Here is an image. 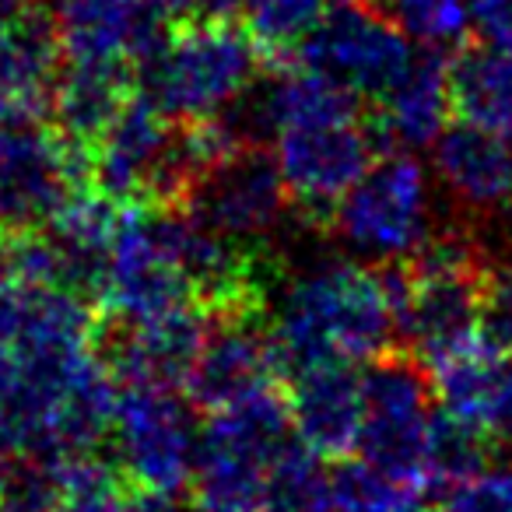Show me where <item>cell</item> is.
I'll return each mask as SVG.
<instances>
[{
    "mask_svg": "<svg viewBox=\"0 0 512 512\" xmlns=\"http://www.w3.org/2000/svg\"><path fill=\"white\" fill-rule=\"evenodd\" d=\"M397 334L386 271L351 260H327L295 274L271 320V344L281 372L320 362H376Z\"/></svg>",
    "mask_w": 512,
    "mask_h": 512,
    "instance_id": "obj_1",
    "label": "cell"
},
{
    "mask_svg": "<svg viewBox=\"0 0 512 512\" xmlns=\"http://www.w3.org/2000/svg\"><path fill=\"white\" fill-rule=\"evenodd\" d=\"M36 8H39V0H0V29L22 22V18L32 15Z\"/></svg>",
    "mask_w": 512,
    "mask_h": 512,
    "instance_id": "obj_36",
    "label": "cell"
},
{
    "mask_svg": "<svg viewBox=\"0 0 512 512\" xmlns=\"http://www.w3.org/2000/svg\"><path fill=\"white\" fill-rule=\"evenodd\" d=\"M414 43L365 0H341L295 46L299 67L327 74L355 95L383 99L414 64Z\"/></svg>",
    "mask_w": 512,
    "mask_h": 512,
    "instance_id": "obj_7",
    "label": "cell"
},
{
    "mask_svg": "<svg viewBox=\"0 0 512 512\" xmlns=\"http://www.w3.org/2000/svg\"><path fill=\"white\" fill-rule=\"evenodd\" d=\"M442 512H512V467H488L449 488Z\"/></svg>",
    "mask_w": 512,
    "mask_h": 512,
    "instance_id": "obj_31",
    "label": "cell"
},
{
    "mask_svg": "<svg viewBox=\"0 0 512 512\" xmlns=\"http://www.w3.org/2000/svg\"><path fill=\"white\" fill-rule=\"evenodd\" d=\"M470 22L484 46L512 50V0H470Z\"/></svg>",
    "mask_w": 512,
    "mask_h": 512,
    "instance_id": "obj_33",
    "label": "cell"
},
{
    "mask_svg": "<svg viewBox=\"0 0 512 512\" xmlns=\"http://www.w3.org/2000/svg\"><path fill=\"white\" fill-rule=\"evenodd\" d=\"M449 92L463 123L512 137V50H463L449 64Z\"/></svg>",
    "mask_w": 512,
    "mask_h": 512,
    "instance_id": "obj_22",
    "label": "cell"
},
{
    "mask_svg": "<svg viewBox=\"0 0 512 512\" xmlns=\"http://www.w3.org/2000/svg\"><path fill=\"white\" fill-rule=\"evenodd\" d=\"M120 207L109 193L81 186L60 214L43 228L57 260V285L81 299H102L109 271V249H113Z\"/></svg>",
    "mask_w": 512,
    "mask_h": 512,
    "instance_id": "obj_17",
    "label": "cell"
},
{
    "mask_svg": "<svg viewBox=\"0 0 512 512\" xmlns=\"http://www.w3.org/2000/svg\"><path fill=\"white\" fill-rule=\"evenodd\" d=\"M102 302L120 323L151 320L197 302L172 239V207L134 204L120 211Z\"/></svg>",
    "mask_w": 512,
    "mask_h": 512,
    "instance_id": "obj_6",
    "label": "cell"
},
{
    "mask_svg": "<svg viewBox=\"0 0 512 512\" xmlns=\"http://www.w3.org/2000/svg\"><path fill=\"white\" fill-rule=\"evenodd\" d=\"M498 358L488 355L481 344H470V348L456 351V355L442 358L435 369V390H439V400L446 411L460 414V418L481 421L484 425V407L491 400V386H495L498 376Z\"/></svg>",
    "mask_w": 512,
    "mask_h": 512,
    "instance_id": "obj_27",
    "label": "cell"
},
{
    "mask_svg": "<svg viewBox=\"0 0 512 512\" xmlns=\"http://www.w3.org/2000/svg\"><path fill=\"white\" fill-rule=\"evenodd\" d=\"M327 0H246L242 25L253 32L267 57H285L320 25Z\"/></svg>",
    "mask_w": 512,
    "mask_h": 512,
    "instance_id": "obj_28",
    "label": "cell"
},
{
    "mask_svg": "<svg viewBox=\"0 0 512 512\" xmlns=\"http://www.w3.org/2000/svg\"><path fill=\"white\" fill-rule=\"evenodd\" d=\"M442 186L470 211H491L512 200V137L460 123L435 141Z\"/></svg>",
    "mask_w": 512,
    "mask_h": 512,
    "instance_id": "obj_20",
    "label": "cell"
},
{
    "mask_svg": "<svg viewBox=\"0 0 512 512\" xmlns=\"http://www.w3.org/2000/svg\"><path fill=\"white\" fill-rule=\"evenodd\" d=\"M484 274L488 267L477 246L456 232L435 239L428 235L411 267L386 271L397 309V334L411 344L421 365H439L442 358L477 341Z\"/></svg>",
    "mask_w": 512,
    "mask_h": 512,
    "instance_id": "obj_3",
    "label": "cell"
},
{
    "mask_svg": "<svg viewBox=\"0 0 512 512\" xmlns=\"http://www.w3.org/2000/svg\"><path fill=\"white\" fill-rule=\"evenodd\" d=\"M484 428L491 432V439H502L512 446V358L498 365L491 400L484 407Z\"/></svg>",
    "mask_w": 512,
    "mask_h": 512,
    "instance_id": "obj_34",
    "label": "cell"
},
{
    "mask_svg": "<svg viewBox=\"0 0 512 512\" xmlns=\"http://www.w3.org/2000/svg\"><path fill=\"white\" fill-rule=\"evenodd\" d=\"M57 512H183V509L172 502V495H162V491H144V488L116 491L109 484V488L71 495Z\"/></svg>",
    "mask_w": 512,
    "mask_h": 512,
    "instance_id": "obj_32",
    "label": "cell"
},
{
    "mask_svg": "<svg viewBox=\"0 0 512 512\" xmlns=\"http://www.w3.org/2000/svg\"><path fill=\"white\" fill-rule=\"evenodd\" d=\"M71 498L60 456H11L0 512H57Z\"/></svg>",
    "mask_w": 512,
    "mask_h": 512,
    "instance_id": "obj_29",
    "label": "cell"
},
{
    "mask_svg": "<svg viewBox=\"0 0 512 512\" xmlns=\"http://www.w3.org/2000/svg\"><path fill=\"white\" fill-rule=\"evenodd\" d=\"M432 418V386L425 365L418 358H376L365 376V425L358 439L365 460L425 491Z\"/></svg>",
    "mask_w": 512,
    "mask_h": 512,
    "instance_id": "obj_9",
    "label": "cell"
},
{
    "mask_svg": "<svg viewBox=\"0 0 512 512\" xmlns=\"http://www.w3.org/2000/svg\"><path fill=\"white\" fill-rule=\"evenodd\" d=\"M288 432V400L274 390L211 411L190 477L197 512H260L267 477L288 449Z\"/></svg>",
    "mask_w": 512,
    "mask_h": 512,
    "instance_id": "obj_4",
    "label": "cell"
},
{
    "mask_svg": "<svg viewBox=\"0 0 512 512\" xmlns=\"http://www.w3.org/2000/svg\"><path fill=\"white\" fill-rule=\"evenodd\" d=\"M376 134L355 120L302 123L278 130L274 158L281 165L292 200L306 214H330L341 197L372 169Z\"/></svg>",
    "mask_w": 512,
    "mask_h": 512,
    "instance_id": "obj_12",
    "label": "cell"
},
{
    "mask_svg": "<svg viewBox=\"0 0 512 512\" xmlns=\"http://www.w3.org/2000/svg\"><path fill=\"white\" fill-rule=\"evenodd\" d=\"M130 102L127 64H71L53 88V120L64 137L92 151Z\"/></svg>",
    "mask_w": 512,
    "mask_h": 512,
    "instance_id": "obj_21",
    "label": "cell"
},
{
    "mask_svg": "<svg viewBox=\"0 0 512 512\" xmlns=\"http://www.w3.org/2000/svg\"><path fill=\"white\" fill-rule=\"evenodd\" d=\"M211 309L200 302L158 313L151 320L123 323L106 344V365L123 386H186L190 369L211 334Z\"/></svg>",
    "mask_w": 512,
    "mask_h": 512,
    "instance_id": "obj_13",
    "label": "cell"
},
{
    "mask_svg": "<svg viewBox=\"0 0 512 512\" xmlns=\"http://www.w3.org/2000/svg\"><path fill=\"white\" fill-rule=\"evenodd\" d=\"M418 495V484L400 481L365 456L334 470L337 512H418Z\"/></svg>",
    "mask_w": 512,
    "mask_h": 512,
    "instance_id": "obj_26",
    "label": "cell"
},
{
    "mask_svg": "<svg viewBox=\"0 0 512 512\" xmlns=\"http://www.w3.org/2000/svg\"><path fill=\"white\" fill-rule=\"evenodd\" d=\"M449 113H453L449 64L442 60L439 50H425L414 57L404 78L379 99V116L372 134L386 148H428L442 137Z\"/></svg>",
    "mask_w": 512,
    "mask_h": 512,
    "instance_id": "obj_19",
    "label": "cell"
},
{
    "mask_svg": "<svg viewBox=\"0 0 512 512\" xmlns=\"http://www.w3.org/2000/svg\"><path fill=\"white\" fill-rule=\"evenodd\" d=\"M53 25L71 64H137L165 39L148 0H53Z\"/></svg>",
    "mask_w": 512,
    "mask_h": 512,
    "instance_id": "obj_15",
    "label": "cell"
},
{
    "mask_svg": "<svg viewBox=\"0 0 512 512\" xmlns=\"http://www.w3.org/2000/svg\"><path fill=\"white\" fill-rule=\"evenodd\" d=\"M260 512H337L334 474L320 467L313 449L288 446L267 477Z\"/></svg>",
    "mask_w": 512,
    "mask_h": 512,
    "instance_id": "obj_24",
    "label": "cell"
},
{
    "mask_svg": "<svg viewBox=\"0 0 512 512\" xmlns=\"http://www.w3.org/2000/svg\"><path fill=\"white\" fill-rule=\"evenodd\" d=\"M274 372H278V355L271 330L260 323V313L214 316L211 334L186 379V393L193 407L221 411L260 390H271Z\"/></svg>",
    "mask_w": 512,
    "mask_h": 512,
    "instance_id": "obj_14",
    "label": "cell"
},
{
    "mask_svg": "<svg viewBox=\"0 0 512 512\" xmlns=\"http://www.w3.org/2000/svg\"><path fill=\"white\" fill-rule=\"evenodd\" d=\"M92 172V151L60 130L18 120L0 162V232L25 235L46 228Z\"/></svg>",
    "mask_w": 512,
    "mask_h": 512,
    "instance_id": "obj_10",
    "label": "cell"
},
{
    "mask_svg": "<svg viewBox=\"0 0 512 512\" xmlns=\"http://www.w3.org/2000/svg\"><path fill=\"white\" fill-rule=\"evenodd\" d=\"M148 4L162 18H176V22H183V18H197L200 11H204V0H148Z\"/></svg>",
    "mask_w": 512,
    "mask_h": 512,
    "instance_id": "obj_35",
    "label": "cell"
},
{
    "mask_svg": "<svg viewBox=\"0 0 512 512\" xmlns=\"http://www.w3.org/2000/svg\"><path fill=\"white\" fill-rule=\"evenodd\" d=\"M15 123H18V120H11V116L0 113V162H4V151H8L11 134H15Z\"/></svg>",
    "mask_w": 512,
    "mask_h": 512,
    "instance_id": "obj_37",
    "label": "cell"
},
{
    "mask_svg": "<svg viewBox=\"0 0 512 512\" xmlns=\"http://www.w3.org/2000/svg\"><path fill=\"white\" fill-rule=\"evenodd\" d=\"M288 200L292 190L281 176L278 158L249 141L207 165L179 207L232 239L256 242L281 225Z\"/></svg>",
    "mask_w": 512,
    "mask_h": 512,
    "instance_id": "obj_11",
    "label": "cell"
},
{
    "mask_svg": "<svg viewBox=\"0 0 512 512\" xmlns=\"http://www.w3.org/2000/svg\"><path fill=\"white\" fill-rule=\"evenodd\" d=\"M116 463L134 488L176 495L197 463L200 432L186 400L162 386H123L113 414Z\"/></svg>",
    "mask_w": 512,
    "mask_h": 512,
    "instance_id": "obj_8",
    "label": "cell"
},
{
    "mask_svg": "<svg viewBox=\"0 0 512 512\" xmlns=\"http://www.w3.org/2000/svg\"><path fill=\"white\" fill-rule=\"evenodd\" d=\"M60 60L64 46L50 11L36 8L0 29V113L11 120L43 116L60 81Z\"/></svg>",
    "mask_w": 512,
    "mask_h": 512,
    "instance_id": "obj_18",
    "label": "cell"
},
{
    "mask_svg": "<svg viewBox=\"0 0 512 512\" xmlns=\"http://www.w3.org/2000/svg\"><path fill=\"white\" fill-rule=\"evenodd\" d=\"M379 11L421 50H453L474 29L470 0H379Z\"/></svg>",
    "mask_w": 512,
    "mask_h": 512,
    "instance_id": "obj_25",
    "label": "cell"
},
{
    "mask_svg": "<svg viewBox=\"0 0 512 512\" xmlns=\"http://www.w3.org/2000/svg\"><path fill=\"white\" fill-rule=\"evenodd\" d=\"M491 453V432L481 421L460 418V414L446 411L432 418V432H428V453H425V477L428 488H456V484L470 481L481 470H488Z\"/></svg>",
    "mask_w": 512,
    "mask_h": 512,
    "instance_id": "obj_23",
    "label": "cell"
},
{
    "mask_svg": "<svg viewBox=\"0 0 512 512\" xmlns=\"http://www.w3.org/2000/svg\"><path fill=\"white\" fill-rule=\"evenodd\" d=\"M477 344L498 362L512 358V267H488L481 309H477Z\"/></svg>",
    "mask_w": 512,
    "mask_h": 512,
    "instance_id": "obj_30",
    "label": "cell"
},
{
    "mask_svg": "<svg viewBox=\"0 0 512 512\" xmlns=\"http://www.w3.org/2000/svg\"><path fill=\"white\" fill-rule=\"evenodd\" d=\"M264 57L239 18H183L141 64L144 95L169 120H214L253 92Z\"/></svg>",
    "mask_w": 512,
    "mask_h": 512,
    "instance_id": "obj_2",
    "label": "cell"
},
{
    "mask_svg": "<svg viewBox=\"0 0 512 512\" xmlns=\"http://www.w3.org/2000/svg\"><path fill=\"white\" fill-rule=\"evenodd\" d=\"M428 218V176L411 151L372 162V169L330 211L337 239L379 264H397L418 253L428 239Z\"/></svg>",
    "mask_w": 512,
    "mask_h": 512,
    "instance_id": "obj_5",
    "label": "cell"
},
{
    "mask_svg": "<svg viewBox=\"0 0 512 512\" xmlns=\"http://www.w3.org/2000/svg\"><path fill=\"white\" fill-rule=\"evenodd\" d=\"M288 414L302 446L316 456H344L365 425V376L351 362H320L292 372Z\"/></svg>",
    "mask_w": 512,
    "mask_h": 512,
    "instance_id": "obj_16",
    "label": "cell"
}]
</instances>
